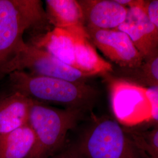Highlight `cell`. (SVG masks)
Here are the masks:
<instances>
[{
    "label": "cell",
    "instance_id": "obj_1",
    "mask_svg": "<svg viewBox=\"0 0 158 158\" xmlns=\"http://www.w3.org/2000/svg\"><path fill=\"white\" fill-rule=\"evenodd\" d=\"M48 21L39 0H0V79L15 72L25 32Z\"/></svg>",
    "mask_w": 158,
    "mask_h": 158
},
{
    "label": "cell",
    "instance_id": "obj_2",
    "mask_svg": "<svg viewBox=\"0 0 158 158\" xmlns=\"http://www.w3.org/2000/svg\"><path fill=\"white\" fill-rule=\"evenodd\" d=\"M8 76L12 91L46 104H55L85 113L93 107L97 97L96 89L86 83L38 76L25 71H15Z\"/></svg>",
    "mask_w": 158,
    "mask_h": 158
},
{
    "label": "cell",
    "instance_id": "obj_3",
    "mask_svg": "<svg viewBox=\"0 0 158 158\" xmlns=\"http://www.w3.org/2000/svg\"><path fill=\"white\" fill-rule=\"evenodd\" d=\"M76 158H144L126 129L108 116L94 117L68 145Z\"/></svg>",
    "mask_w": 158,
    "mask_h": 158
},
{
    "label": "cell",
    "instance_id": "obj_4",
    "mask_svg": "<svg viewBox=\"0 0 158 158\" xmlns=\"http://www.w3.org/2000/svg\"><path fill=\"white\" fill-rule=\"evenodd\" d=\"M84 113L34 100L28 124L34 131L36 141L29 158H52L61 151L69 132L76 127Z\"/></svg>",
    "mask_w": 158,
    "mask_h": 158
},
{
    "label": "cell",
    "instance_id": "obj_5",
    "mask_svg": "<svg viewBox=\"0 0 158 158\" xmlns=\"http://www.w3.org/2000/svg\"><path fill=\"white\" fill-rule=\"evenodd\" d=\"M104 76L113 112L119 124L130 126L150 119L151 105L146 94L147 87L110 74Z\"/></svg>",
    "mask_w": 158,
    "mask_h": 158
},
{
    "label": "cell",
    "instance_id": "obj_6",
    "mask_svg": "<svg viewBox=\"0 0 158 158\" xmlns=\"http://www.w3.org/2000/svg\"><path fill=\"white\" fill-rule=\"evenodd\" d=\"M15 71H25L35 75L78 83H86L87 80L90 78L31 44H27L21 52L16 63Z\"/></svg>",
    "mask_w": 158,
    "mask_h": 158
},
{
    "label": "cell",
    "instance_id": "obj_7",
    "mask_svg": "<svg viewBox=\"0 0 158 158\" xmlns=\"http://www.w3.org/2000/svg\"><path fill=\"white\" fill-rule=\"evenodd\" d=\"M93 45L121 69H134L143 57L127 34L117 29L85 28Z\"/></svg>",
    "mask_w": 158,
    "mask_h": 158
},
{
    "label": "cell",
    "instance_id": "obj_8",
    "mask_svg": "<svg viewBox=\"0 0 158 158\" xmlns=\"http://www.w3.org/2000/svg\"><path fill=\"white\" fill-rule=\"evenodd\" d=\"M144 3L141 0L129 8L124 22L115 29L129 36L145 62L158 55V29L148 17Z\"/></svg>",
    "mask_w": 158,
    "mask_h": 158
},
{
    "label": "cell",
    "instance_id": "obj_9",
    "mask_svg": "<svg viewBox=\"0 0 158 158\" xmlns=\"http://www.w3.org/2000/svg\"><path fill=\"white\" fill-rule=\"evenodd\" d=\"M85 27L98 29H115L124 22L128 8L116 0H79Z\"/></svg>",
    "mask_w": 158,
    "mask_h": 158
},
{
    "label": "cell",
    "instance_id": "obj_10",
    "mask_svg": "<svg viewBox=\"0 0 158 158\" xmlns=\"http://www.w3.org/2000/svg\"><path fill=\"white\" fill-rule=\"evenodd\" d=\"M46 14L54 27L76 35L89 36L85 27L81 6L77 0H46Z\"/></svg>",
    "mask_w": 158,
    "mask_h": 158
},
{
    "label": "cell",
    "instance_id": "obj_11",
    "mask_svg": "<svg viewBox=\"0 0 158 158\" xmlns=\"http://www.w3.org/2000/svg\"><path fill=\"white\" fill-rule=\"evenodd\" d=\"M34 100L12 91L0 96V140L14 130L28 124Z\"/></svg>",
    "mask_w": 158,
    "mask_h": 158
},
{
    "label": "cell",
    "instance_id": "obj_12",
    "mask_svg": "<svg viewBox=\"0 0 158 158\" xmlns=\"http://www.w3.org/2000/svg\"><path fill=\"white\" fill-rule=\"evenodd\" d=\"M73 68L90 78L114 72L113 65L97 53L89 36L84 35L76 38Z\"/></svg>",
    "mask_w": 158,
    "mask_h": 158
},
{
    "label": "cell",
    "instance_id": "obj_13",
    "mask_svg": "<svg viewBox=\"0 0 158 158\" xmlns=\"http://www.w3.org/2000/svg\"><path fill=\"white\" fill-rule=\"evenodd\" d=\"M76 36L67 30L54 27L52 30L36 37L31 44L73 67Z\"/></svg>",
    "mask_w": 158,
    "mask_h": 158
},
{
    "label": "cell",
    "instance_id": "obj_14",
    "mask_svg": "<svg viewBox=\"0 0 158 158\" xmlns=\"http://www.w3.org/2000/svg\"><path fill=\"white\" fill-rule=\"evenodd\" d=\"M35 141L34 131L28 124L20 127L0 140V158H29Z\"/></svg>",
    "mask_w": 158,
    "mask_h": 158
},
{
    "label": "cell",
    "instance_id": "obj_15",
    "mask_svg": "<svg viewBox=\"0 0 158 158\" xmlns=\"http://www.w3.org/2000/svg\"><path fill=\"white\" fill-rule=\"evenodd\" d=\"M143 87H158V55L134 69H121L115 76Z\"/></svg>",
    "mask_w": 158,
    "mask_h": 158
},
{
    "label": "cell",
    "instance_id": "obj_16",
    "mask_svg": "<svg viewBox=\"0 0 158 158\" xmlns=\"http://www.w3.org/2000/svg\"><path fill=\"white\" fill-rule=\"evenodd\" d=\"M126 131L145 158H158V128L149 131Z\"/></svg>",
    "mask_w": 158,
    "mask_h": 158
},
{
    "label": "cell",
    "instance_id": "obj_17",
    "mask_svg": "<svg viewBox=\"0 0 158 158\" xmlns=\"http://www.w3.org/2000/svg\"><path fill=\"white\" fill-rule=\"evenodd\" d=\"M146 94L151 105L150 119L158 123V87H147Z\"/></svg>",
    "mask_w": 158,
    "mask_h": 158
},
{
    "label": "cell",
    "instance_id": "obj_18",
    "mask_svg": "<svg viewBox=\"0 0 158 158\" xmlns=\"http://www.w3.org/2000/svg\"><path fill=\"white\" fill-rule=\"evenodd\" d=\"M144 8L148 17L158 29V0L145 1Z\"/></svg>",
    "mask_w": 158,
    "mask_h": 158
},
{
    "label": "cell",
    "instance_id": "obj_19",
    "mask_svg": "<svg viewBox=\"0 0 158 158\" xmlns=\"http://www.w3.org/2000/svg\"><path fill=\"white\" fill-rule=\"evenodd\" d=\"M52 158H76L73 152L68 146L64 147L61 151Z\"/></svg>",
    "mask_w": 158,
    "mask_h": 158
}]
</instances>
